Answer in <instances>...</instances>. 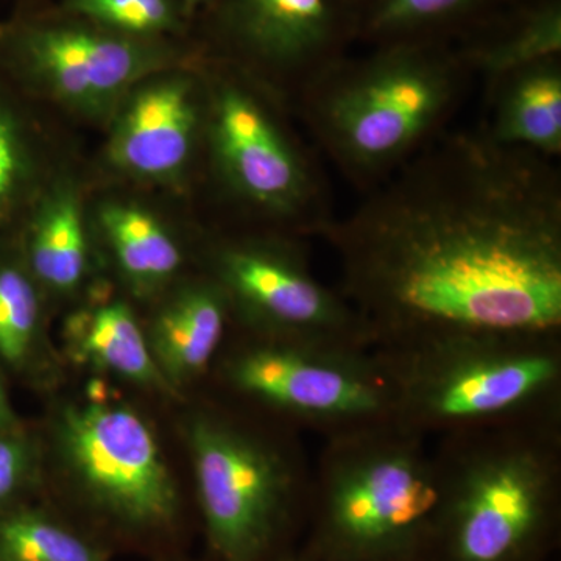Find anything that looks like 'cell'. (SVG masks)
<instances>
[{
  "label": "cell",
  "mask_w": 561,
  "mask_h": 561,
  "mask_svg": "<svg viewBox=\"0 0 561 561\" xmlns=\"http://www.w3.org/2000/svg\"><path fill=\"white\" fill-rule=\"evenodd\" d=\"M205 273L227 295L236 330L371 348L342 291L313 275L300 238L256 231L220 239L209 245Z\"/></svg>",
  "instance_id": "obj_11"
},
{
  "label": "cell",
  "mask_w": 561,
  "mask_h": 561,
  "mask_svg": "<svg viewBox=\"0 0 561 561\" xmlns=\"http://www.w3.org/2000/svg\"><path fill=\"white\" fill-rule=\"evenodd\" d=\"M294 431L247 409L201 405L184 420L195 496L217 561H275L311 501Z\"/></svg>",
  "instance_id": "obj_6"
},
{
  "label": "cell",
  "mask_w": 561,
  "mask_h": 561,
  "mask_svg": "<svg viewBox=\"0 0 561 561\" xmlns=\"http://www.w3.org/2000/svg\"><path fill=\"white\" fill-rule=\"evenodd\" d=\"M373 346L561 334V176L482 128L446 131L321 232Z\"/></svg>",
  "instance_id": "obj_1"
},
{
  "label": "cell",
  "mask_w": 561,
  "mask_h": 561,
  "mask_svg": "<svg viewBox=\"0 0 561 561\" xmlns=\"http://www.w3.org/2000/svg\"><path fill=\"white\" fill-rule=\"evenodd\" d=\"M371 350L394 420L430 440L561 419V334L463 332Z\"/></svg>",
  "instance_id": "obj_4"
},
{
  "label": "cell",
  "mask_w": 561,
  "mask_h": 561,
  "mask_svg": "<svg viewBox=\"0 0 561 561\" xmlns=\"http://www.w3.org/2000/svg\"><path fill=\"white\" fill-rule=\"evenodd\" d=\"M66 357L79 367L140 389L175 394L162 378L146 330L128 302L103 300L73 313L62 332Z\"/></svg>",
  "instance_id": "obj_17"
},
{
  "label": "cell",
  "mask_w": 561,
  "mask_h": 561,
  "mask_svg": "<svg viewBox=\"0 0 561 561\" xmlns=\"http://www.w3.org/2000/svg\"><path fill=\"white\" fill-rule=\"evenodd\" d=\"M213 25L228 65L286 105L342 60L348 16L342 0H216ZM208 7V9H209Z\"/></svg>",
  "instance_id": "obj_12"
},
{
  "label": "cell",
  "mask_w": 561,
  "mask_h": 561,
  "mask_svg": "<svg viewBox=\"0 0 561 561\" xmlns=\"http://www.w3.org/2000/svg\"><path fill=\"white\" fill-rule=\"evenodd\" d=\"M35 130L18 88L0 72V238L9 234L36 195Z\"/></svg>",
  "instance_id": "obj_20"
},
{
  "label": "cell",
  "mask_w": 561,
  "mask_h": 561,
  "mask_svg": "<svg viewBox=\"0 0 561 561\" xmlns=\"http://www.w3.org/2000/svg\"><path fill=\"white\" fill-rule=\"evenodd\" d=\"M103 241L125 286L139 300L161 297L184 265L175 236L151 210L106 202L98 210Z\"/></svg>",
  "instance_id": "obj_19"
},
{
  "label": "cell",
  "mask_w": 561,
  "mask_h": 561,
  "mask_svg": "<svg viewBox=\"0 0 561 561\" xmlns=\"http://www.w3.org/2000/svg\"><path fill=\"white\" fill-rule=\"evenodd\" d=\"M213 376L236 405L323 438L397 423L371 348L262 337L238 330Z\"/></svg>",
  "instance_id": "obj_8"
},
{
  "label": "cell",
  "mask_w": 561,
  "mask_h": 561,
  "mask_svg": "<svg viewBox=\"0 0 561 561\" xmlns=\"http://www.w3.org/2000/svg\"><path fill=\"white\" fill-rule=\"evenodd\" d=\"M24 424L13 405H11L9 393H7L5 383H3L2 373H0V431H22Z\"/></svg>",
  "instance_id": "obj_26"
},
{
  "label": "cell",
  "mask_w": 561,
  "mask_h": 561,
  "mask_svg": "<svg viewBox=\"0 0 561 561\" xmlns=\"http://www.w3.org/2000/svg\"><path fill=\"white\" fill-rule=\"evenodd\" d=\"M482 0H373L360 22L365 35L381 41L423 39L424 33L460 20Z\"/></svg>",
  "instance_id": "obj_24"
},
{
  "label": "cell",
  "mask_w": 561,
  "mask_h": 561,
  "mask_svg": "<svg viewBox=\"0 0 561 561\" xmlns=\"http://www.w3.org/2000/svg\"><path fill=\"white\" fill-rule=\"evenodd\" d=\"M472 76L481 73L486 83L524 68L531 62L561 55V7L559 2L542 3L531 10L515 28L502 38L460 51Z\"/></svg>",
  "instance_id": "obj_22"
},
{
  "label": "cell",
  "mask_w": 561,
  "mask_h": 561,
  "mask_svg": "<svg viewBox=\"0 0 561 561\" xmlns=\"http://www.w3.org/2000/svg\"><path fill=\"white\" fill-rule=\"evenodd\" d=\"M169 38H135L72 14L24 3L0 20V72L18 88L98 119L140 81L184 60Z\"/></svg>",
  "instance_id": "obj_10"
},
{
  "label": "cell",
  "mask_w": 561,
  "mask_h": 561,
  "mask_svg": "<svg viewBox=\"0 0 561 561\" xmlns=\"http://www.w3.org/2000/svg\"><path fill=\"white\" fill-rule=\"evenodd\" d=\"M176 2H179L181 13H183V16L186 18L187 21L190 18L194 16L197 11L208 9L216 0H176Z\"/></svg>",
  "instance_id": "obj_28"
},
{
  "label": "cell",
  "mask_w": 561,
  "mask_h": 561,
  "mask_svg": "<svg viewBox=\"0 0 561 561\" xmlns=\"http://www.w3.org/2000/svg\"><path fill=\"white\" fill-rule=\"evenodd\" d=\"M44 451L27 427L0 431V513L24 504L39 485Z\"/></svg>",
  "instance_id": "obj_25"
},
{
  "label": "cell",
  "mask_w": 561,
  "mask_h": 561,
  "mask_svg": "<svg viewBox=\"0 0 561 561\" xmlns=\"http://www.w3.org/2000/svg\"><path fill=\"white\" fill-rule=\"evenodd\" d=\"M486 138L541 157L561 153V60L531 62L485 83Z\"/></svg>",
  "instance_id": "obj_16"
},
{
  "label": "cell",
  "mask_w": 561,
  "mask_h": 561,
  "mask_svg": "<svg viewBox=\"0 0 561 561\" xmlns=\"http://www.w3.org/2000/svg\"><path fill=\"white\" fill-rule=\"evenodd\" d=\"M49 445L70 493L111 529L146 538L175 527L179 483L153 424L130 402L105 394L62 402Z\"/></svg>",
  "instance_id": "obj_9"
},
{
  "label": "cell",
  "mask_w": 561,
  "mask_h": 561,
  "mask_svg": "<svg viewBox=\"0 0 561 561\" xmlns=\"http://www.w3.org/2000/svg\"><path fill=\"white\" fill-rule=\"evenodd\" d=\"M275 561H323L320 559V557H317L316 553L312 551H309L306 546H302V548L298 549H287L286 552L280 553L278 559Z\"/></svg>",
  "instance_id": "obj_27"
},
{
  "label": "cell",
  "mask_w": 561,
  "mask_h": 561,
  "mask_svg": "<svg viewBox=\"0 0 561 561\" xmlns=\"http://www.w3.org/2000/svg\"><path fill=\"white\" fill-rule=\"evenodd\" d=\"M440 508L430 438L398 423L324 438L306 548L323 561H427Z\"/></svg>",
  "instance_id": "obj_5"
},
{
  "label": "cell",
  "mask_w": 561,
  "mask_h": 561,
  "mask_svg": "<svg viewBox=\"0 0 561 561\" xmlns=\"http://www.w3.org/2000/svg\"><path fill=\"white\" fill-rule=\"evenodd\" d=\"M471 79L460 51L432 39L394 41L335 62L297 111L320 150L367 194L448 131Z\"/></svg>",
  "instance_id": "obj_2"
},
{
  "label": "cell",
  "mask_w": 561,
  "mask_h": 561,
  "mask_svg": "<svg viewBox=\"0 0 561 561\" xmlns=\"http://www.w3.org/2000/svg\"><path fill=\"white\" fill-rule=\"evenodd\" d=\"M144 330L158 370L176 394L213 373L232 331L230 302L205 273L169 291Z\"/></svg>",
  "instance_id": "obj_14"
},
{
  "label": "cell",
  "mask_w": 561,
  "mask_h": 561,
  "mask_svg": "<svg viewBox=\"0 0 561 561\" xmlns=\"http://www.w3.org/2000/svg\"><path fill=\"white\" fill-rule=\"evenodd\" d=\"M201 83L190 70L175 68L133 88L113 114L106 146L111 165L146 183L168 186L183 180L205 128Z\"/></svg>",
  "instance_id": "obj_13"
},
{
  "label": "cell",
  "mask_w": 561,
  "mask_h": 561,
  "mask_svg": "<svg viewBox=\"0 0 561 561\" xmlns=\"http://www.w3.org/2000/svg\"><path fill=\"white\" fill-rule=\"evenodd\" d=\"M0 561H111L98 541L35 505L0 513Z\"/></svg>",
  "instance_id": "obj_21"
},
{
  "label": "cell",
  "mask_w": 561,
  "mask_h": 561,
  "mask_svg": "<svg viewBox=\"0 0 561 561\" xmlns=\"http://www.w3.org/2000/svg\"><path fill=\"white\" fill-rule=\"evenodd\" d=\"M60 10L135 38L180 35L186 22L176 0H62Z\"/></svg>",
  "instance_id": "obj_23"
},
{
  "label": "cell",
  "mask_w": 561,
  "mask_h": 561,
  "mask_svg": "<svg viewBox=\"0 0 561 561\" xmlns=\"http://www.w3.org/2000/svg\"><path fill=\"white\" fill-rule=\"evenodd\" d=\"M440 508L427 561H546L559 541L561 419L434 440Z\"/></svg>",
  "instance_id": "obj_3"
},
{
  "label": "cell",
  "mask_w": 561,
  "mask_h": 561,
  "mask_svg": "<svg viewBox=\"0 0 561 561\" xmlns=\"http://www.w3.org/2000/svg\"><path fill=\"white\" fill-rule=\"evenodd\" d=\"M44 298L14 236L0 238V365L51 386L60 375V359L47 335Z\"/></svg>",
  "instance_id": "obj_18"
},
{
  "label": "cell",
  "mask_w": 561,
  "mask_h": 561,
  "mask_svg": "<svg viewBox=\"0 0 561 561\" xmlns=\"http://www.w3.org/2000/svg\"><path fill=\"white\" fill-rule=\"evenodd\" d=\"M210 73L203 139L217 186L261 231L320 238L335 219L330 186L284 119L286 103L234 66Z\"/></svg>",
  "instance_id": "obj_7"
},
{
  "label": "cell",
  "mask_w": 561,
  "mask_h": 561,
  "mask_svg": "<svg viewBox=\"0 0 561 561\" xmlns=\"http://www.w3.org/2000/svg\"><path fill=\"white\" fill-rule=\"evenodd\" d=\"M33 198L14 236L18 249L46 297H72L83 287L91 261L79 192L60 181Z\"/></svg>",
  "instance_id": "obj_15"
}]
</instances>
